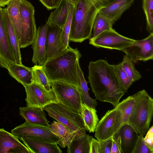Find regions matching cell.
<instances>
[{"label":"cell","mask_w":153,"mask_h":153,"mask_svg":"<svg viewBox=\"0 0 153 153\" xmlns=\"http://www.w3.org/2000/svg\"><path fill=\"white\" fill-rule=\"evenodd\" d=\"M88 68V78L96 99L115 107L125 92L119 84L113 65L101 59L90 62Z\"/></svg>","instance_id":"1"},{"label":"cell","mask_w":153,"mask_h":153,"mask_svg":"<svg viewBox=\"0 0 153 153\" xmlns=\"http://www.w3.org/2000/svg\"><path fill=\"white\" fill-rule=\"evenodd\" d=\"M115 0H79L74 8L69 41L81 43L91 37L96 16Z\"/></svg>","instance_id":"2"},{"label":"cell","mask_w":153,"mask_h":153,"mask_svg":"<svg viewBox=\"0 0 153 153\" xmlns=\"http://www.w3.org/2000/svg\"><path fill=\"white\" fill-rule=\"evenodd\" d=\"M81 56L77 48L69 46L62 54L46 61L42 66L50 82L66 83L79 90L77 64Z\"/></svg>","instance_id":"3"},{"label":"cell","mask_w":153,"mask_h":153,"mask_svg":"<svg viewBox=\"0 0 153 153\" xmlns=\"http://www.w3.org/2000/svg\"><path fill=\"white\" fill-rule=\"evenodd\" d=\"M134 103L128 124L138 135L144 136L148 130L153 111V99L143 90L132 95Z\"/></svg>","instance_id":"4"},{"label":"cell","mask_w":153,"mask_h":153,"mask_svg":"<svg viewBox=\"0 0 153 153\" xmlns=\"http://www.w3.org/2000/svg\"><path fill=\"white\" fill-rule=\"evenodd\" d=\"M44 110L49 116L68 128L81 135L86 134V130L81 114L73 111L59 102L45 106Z\"/></svg>","instance_id":"5"},{"label":"cell","mask_w":153,"mask_h":153,"mask_svg":"<svg viewBox=\"0 0 153 153\" xmlns=\"http://www.w3.org/2000/svg\"><path fill=\"white\" fill-rule=\"evenodd\" d=\"M50 83L58 102L73 111L81 114L82 101L80 90L68 83L59 82Z\"/></svg>","instance_id":"6"},{"label":"cell","mask_w":153,"mask_h":153,"mask_svg":"<svg viewBox=\"0 0 153 153\" xmlns=\"http://www.w3.org/2000/svg\"><path fill=\"white\" fill-rule=\"evenodd\" d=\"M20 11L21 36L19 47L24 48L32 44L36 33L35 9L27 0H21Z\"/></svg>","instance_id":"7"},{"label":"cell","mask_w":153,"mask_h":153,"mask_svg":"<svg viewBox=\"0 0 153 153\" xmlns=\"http://www.w3.org/2000/svg\"><path fill=\"white\" fill-rule=\"evenodd\" d=\"M135 40L123 36L113 29L103 32L95 37L91 38L89 44L97 48L123 51Z\"/></svg>","instance_id":"8"},{"label":"cell","mask_w":153,"mask_h":153,"mask_svg":"<svg viewBox=\"0 0 153 153\" xmlns=\"http://www.w3.org/2000/svg\"><path fill=\"white\" fill-rule=\"evenodd\" d=\"M11 133L20 139L24 137H29L57 144L61 140L60 137L52 133L48 127L33 124L26 121L13 129Z\"/></svg>","instance_id":"9"},{"label":"cell","mask_w":153,"mask_h":153,"mask_svg":"<svg viewBox=\"0 0 153 153\" xmlns=\"http://www.w3.org/2000/svg\"><path fill=\"white\" fill-rule=\"evenodd\" d=\"M125 56L133 63L146 61L153 58V33L146 38L135 41L123 51Z\"/></svg>","instance_id":"10"},{"label":"cell","mask_w":153,"mask_h":153,"mask_svg":"<svg viewBox=\"0 0 153 153\" xmlns=\"http://www.w3.org/2000/svg\"><path fill=\"white\" fill-rule=\"evenodd\" d=\"M24 86L26 94L25 100L27 106L44 108L50 104L59 102L52 89L48 91L34 82Z\"/></svg>","instance_id":"11"},{"label":"cell","mask_w":153,"mask_h":153,"mask_svg":"<svg viewBox=\"0 0 153 153\" xmlns=\"http://www.w3.org/2000/svg\"><path fill=\"white\" fill-rule=\"evenodd\" d=\"M62 28L49 25L46 41V61L62 54L67 50L61 38Z\"/></svg>","instance_id":"12"},{"label":"cell","mask_w":153,"mask_h":153,"mask_svg":"<svg viewBox=\"0 0 153 153\" xmlns=\"http://www.w3.org/2000/svg\"><path fill=\"white\" fill-rule=\"evenodd\" d=\"M48 24L39 27L32 43L33 53L32 62L36 65H43L46 61V41Z\"/></svg>","instance_id":"13"},{"label":"cell","mask_w":153,"mask_h":153,"mask_svg":"<svg viewBox=\"0 0 153 153\" xmlns=\"http://www.w3.org/2000/svg\"><path fill=\"white\" fill-rule=\"evenodd\" d=\"M0 153H31L18 139L3 128H0Z\"/></svg>","instance_id":"14"},{"label":"cell","mask_w":153,"mask_h":153,"mask_svg":"<svg viewBox=\"0 0 153 153\" xmlns=\"http://www.w3.org/2000/svg\"><path fill=\"white\" fill-rule=\"evenodd\" d=\"M3 9L0 7V66L7 69L10 62H16L8 41Z\"/></svg>","instance_id":"15"},{"label":"cell","mask_w":153,"mask_h":153,"mask_svg":"<svg viewBox=\"0 0 153 153\" xmlns=\"http://www.w3.org/2000/svg\"><path fill=\"white\" fill-rule=\"evenodd\" d=\"M117 109L116 107L109 110L98 121L97 125L94 136L99 141L112 137L116 119Z\"/></svg>","instance_id":"16"},{"label":"cell","mask_w":153,"mask_h":153,"mask_svg":"<svg viewBox=\"0 0 153 153\" xmlns=\"http://www.w3.org/2000/svg\"><path fill=\"white\" fill-rule=\"evenodd\" d=\"M20 140L31 153H61L62 151L56 143H52L35 138L24 137Z\"/></svg>","instance_id":"17"},{"label":"cell","mask_w":153,"mask_h":153,"mask_svg":"<svg viewBox=\"0 0 153 153\" xmlns=\"http://www.w3.org/2000/svg\"><path fill=\"white\" fill-rule=\"evenodd\" d=\"M44 108L27 106L19 108V114L26 121L36 125L48 127V121L45 116Z\"/></svg>","instance_id":"18"},{"label":"cell","mask_w":153,"mask_h":153,"mask_svg":"<svg viewBox=\"0 0 153 153\" xmlns=\"http://www.w3.org/2000/svg\"><path fill=\"white\" fill-rule=\"evenodd\" d=\"M134 101L132 95L130 96L120 102L115 106L117 109V114L113 128V135L117 132L122 126L128 124Z\"/></svg>","instance_id":"19"},{"label":"cell","mask_w":153,"mask_h":153,"mask_svg":"<svg viewBox=\"0 0 153 153\" xmlns=\"http://www.w3.org/2000/svg\"><path fill=\"white\" fill-rule=\"evenodd\" d=\"M3 15L8 41L16 63L22 64L19 42L5 8L3 9Z\"/></svg>","instance_id":"20"},{"label":"cell","mask_w":153,"mask_h":153,"mask_svg":"<svg viewBox=\"0 0 153 153\" xmlns=\"http://www.w3.org/2000/svg\"><path fill=\"white\" fill-rule=\"evenodd\" d=\"M7 69L10 76L23 86L33 82L31 68L26 67L22 64L10 62Z\"/></svg>","instance_id":"21"},{"label":"cell","mask_w":153,"mask_h":153,"mask_svg":"<svg viewBox=\"0 0 153 153\" xmlns=\"http://www.w3.org/2000/svg\"><path fill=\"white\" fill-rule=\"evenodd\" d=\"M117 132L121 138L123 153H132L138 137L136 131L127 124L122 126Z\"/></svg>","instance_id":"22"},{"label":"cell","mask_w":153,"mask_h":153,"mask_svg":"<svg viewBox=\"0 0 153 153\" xmlns=\"http://www.w3.org/2000/svg\"><path fill=\"white\" fill-rule=\"evenodd\" d=\"M53 134L59 137L61 140L57 143L62 148L68 147L74 140L82 136L68 128L58 121H53L48 127Z\"/></svg>","instance_id":"23"},{"label":"cell","mask_w":153,"mask_h":153,"mask_svg":"<svg viewBox=\"0 0 153 153\" xmlns=\"http://www.w3.org/2000/svg\"><path fill=\"white\" fill-rule=\"evenodd\" d=\"M134 0H115L100 12L114 23L133 4Z\"/></svg>","instance_id":"24"},{"label":"cell","mask_w":153,"mask_h":153,"mask_svg":"<svg viewBox=\"0 0 153 153\" xmlns=\"http://www.w3.org/2000/svg\"><path fill=\"white\" fill-rule=\"evenodd\" d=\"M72 5L67 0H61L59 5L50 13L47 21L48 25L62 28Z\"/></svg>","instance_id":"25"},{"label":"cell","mask_w":153,"mask_h":153,"mask_svg":"<svg viewBox=\"0 0 153 153\" xmlns=\"http://www.w3.org/2000/svg\"><path fill=\"white\" fill-rule=\"evenodd\" d=\"M21 0H11L5 8L14 29L19 45L21 36Z\"/></svg>","instance_id":"26"},{"label":"cell","mask_w":153,"mask_h":153,"mask_svg":"<svg viewBox=\"0 0 153 153\" xmlns=\"http://www.w3.org/2000/svg\"><path fill=\"white\" fill-rule=\"evenodd\" d=\"M81 114L86 130L94 133L99 121L95 108L90 107L82 103Z\"/></svg>","instance_id":"27"},{"label":"cell","mask_w":153,"mask_h":153,"mask_svg":"<svg viewBox=\"0 0 153 153\" xmlns=\"http://www.w3.org/2000/svg\"><path fill=\"white\" fill-rule=\"evenodd\" d=\"M77 66L79 89L81 93L82 103L90 107L95 108L97 102L96 100L92 98L90 96L88 92L90 89L80 66L79 61L77 63Z\"/></svg>","instance_id":"28"},{"label":"cell","mask_w":153,"mask_h":153,"mask_svg":"<svg viewBox=\"0 0 153 153\" xmlns=\"http://www.w3.org/2000/svg\"><path fill=\"white\" fill-rule=\"evenodd\" d=\"M91 136L85 134L73 140L67 147L68 153H89Z\"/></svg>","instance_id":"29"},{"label":"cell","mask_w":153,"mask_h":153,"mask_svg":"<svg viewBox=\"0 0 153 153\" xmlns=\"http://www.w3.org/2000/svg\"><path fill=\"white\" fill-rule=\"evenodd\" d=\"M114 23L110 19L99 11L94 22L92 37H95L105 31L112 30Z\"/></svg>","instance_id":"30"},{"label":"cell","mask_w":153,"mask_h":153,"mask_svg":"<svg viewBox=\"0 0 153 153\" xmlns=\"http://www.w3.org/2000/svg\"><path fill=\"white\" fill-rule=\"evenodd\" d=\"M33 82L43 87L49 91L51 88V83L44 71L42 66L35 65L31 68Z\"/></svg>","instance_id":"31"},{"label":"cell","mask_w":153,"mask_h":153,"mask_svg":"<svg viewBox=\"0 0 153 153\" xmlns=\"http://www.w3.org/2000/svg\"><path fill=\"white\" fill-rule=\"evenodd\" d=\"M114 71L121 88L125 93L134 82L128 77L124 71L120 63L113 65Z\"/></svg>","instance_id":"32"},{"label":"cell","mask_w":153,"mask_h":153,"mask_svg":"<svg viewBox=\"0 0 153 153\" xmlns=\"http://www.w3.org/2000/svg\"><path fill=\"white\" fill-rule=\"evenodd\" d=\"M121 66L123 70L129 79L133 82L139 80L142 77L140 72L134 67L133 63L124 56Z\"/></svg>","instance_id":"33"},{"label":"cell","mask_w":153,"mask_h":153,"mask_svg":"<svg viewBox=\"0 0 153 153\" xmlns=\"http://www.w3.org/2000/svg\"><path fill=\"white\" fill-rule=\"evenodd\" d=\"M142 7L146 22V30L153 33V0H142Z\"/></svg>","instance_id":"34"},{"label":"cell","mask_w":153,"mask_h":153,"mask_svg":"<svg viewBox=\"0 0 153 153\" xmlns=\"http://www.w3.org/2000/svg\"><path fill=\"white\" fill-rule=\"evenodd\" d=\"M74 8V6L73 5L70 9L65 23L62 28V39L63 44L67 48L69 46V36Z\"/></svg>","instance_id":"35"},{"label":"cell","mask_w":153,"mask_h":153,"mask_svg":"<svg viewBox=\"0 0 153 153\" xmlns=\"http://www.w3.org/2000/svg\"><path fill=\"white\" fill-rule=\"evenodd\" d=\"M132 153H153L145 143L144 137L142 135H139Z\"/></svg>","instance_id":"36"},{"label":"cell","mask_w":153,"mask_h":153,"mask_svg":"<svg viewBox=\"0 0 153 153\" xmlns=\"http://www.w3.org/2000/svg\"><path fill=\"white\" fill-rule=\"evenodd\" d=\"M111 153H123L121 149V138L117 132L112 136Z\"/></svg>","instance_id":"37"},{"label":"cell","mask_w":153,"mask_h":153,"mask_svg":"<svg viewBox=\"0 0 153 153\" xmlns=\"http://www.w3.org/2000/svg\"><path fill=\"white\" fill-rule=\"evenodd\" d=\"M100 153H111L112 136L107 139L99 141Z\"/></svg>","instance_id":"38"},{"label":"cell","mask_w":153,"mask_h":153,"mask_svg":"<svg viewBox=\"0 0 153 153\" xmlns=\"http://www.w3.org/2000/svg\"><path fill=\"white\" fill-rule=\"evenodd\" d=\"M144 140L146 145L149 149L153 151V126H152L148 130Z\"/></svg>","instance_id":"39"},{"label":"cell","mask_w":153,"mask_h":153,"mask_svg":"<svg viewBox=\"0 0 153 153\" xmlns=\"http://www.w3.org/2000/svg\"><path fill=\"white\" fill-rule=\"evenodd\" d=\"M48 10L56 8L59 4L61 0H39Z\"/></svg>","instance_id":"40"},{"label":"cell","mask_w":153,"mask_h":153,"mask_svg":"<svg viewBox=\"0 0 153 153\" xmlns=\"http://www.w3.org/2000/svg\"><path fill=\"white\" fill-rule=\"evenodd\" d=\"M89 153H100L99 141L91 136Z\"/></svg>","instance_id":"41"},{"label":"cell","mask_w":153,"mask_h":153,"mask_svg":"<svg viewBox=\"0 0 153 153\" xmlns=\"http://www.w3.org/2000/svg\"><path fill=\"white\" fill-rule=\"evenodd\" d=\"M11 0H0V7H4L7 5Z\"/></svg>","instance_id":"42"},{"label":"cell","mask_w":153,"mask_h":153,"mask_svg":"<svg viewBox=\"0 0 153 153\" xmlns=\"http://www.w3.org/2000/svg\"><path fill=\"white\" fill-rule=\"evenodd\" d=\"M71 4L74 6V7H76L78 3L79 0H67Z\"/></svg>","instance_id":"43"}]
</instances>
